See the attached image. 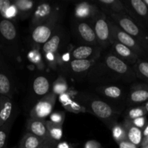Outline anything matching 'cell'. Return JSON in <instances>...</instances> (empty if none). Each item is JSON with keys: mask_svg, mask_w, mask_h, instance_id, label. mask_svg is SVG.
<instances>
[{"mask_svg": "<svg viewBox=\"0 0 148 148\" xmlns=\"http://www.w3.org/2000/svg\"><path fill=\"white\" fill-rule=\"evenodd\" d=\"M1 54L10 61H17L20 56V36L12 20L2 19L0 23Z\"/></svg>", "mask_w": 148, "mask_h": 148, "instance_id": "obj_3", "label": "cell"}, {"mask_svg": "<svg viewBox=\"0 0 148 148\" xmlns=\"http://www.w3.org/2000/svg\"><path fill=\"white\" fill-rule=\"evenodd\" d=\"M148 101V85L146 83H134L129 90L127 105L138 106Z\"/></svg>", "mask_w": 148, "mask_h": 148, "instance_id": "obj_19", "label": "cell"}, {"mask_svg": "<svg viewBox=\"0 0 148 148\" xmlns=\"http://www.w3.org/2000/svg\"><path fill=\"white\" fill-rule=\"evenodd\" d=\"M46 142L30 133L26 132L21 139L18 148H40Z\"/></svg>", "mask_w": 148, "mask_h": 148, "instance_id": "obj_27", "label": "cell"}, {"mask_svg": "<svg viewBox=\"0 0 148 148\" xmlns=\"http://www.w3.org/2000/svg\"><path fill=\"white\" fill-rule=\"evenodd\" d=\"M13 148H16V147H13Z\"/></svg>", "mask_w": 148, "mask_h": 148, "instance_id": "obj_48", "label": "cell"}, {"mask_svg": "<svg viewBox=\"0 0 148 148\" xmlns=\"http://www.w3.org/2000/svg\"><path fill=\"white\" fill-rule=\"evenodd\" d=\"M96 35L98 44L102 49L107 48L112 44L111 42L110 20L106 14L100 10L98 14L91 22Z\"/></svg>", "mask_w": 148, "mask_h": 148, "instance_id": "obj_7", "label": "cell"}, {"mask_svg": "<svg viewBox=\"0 0 148 148\" xmlns=\"http://www.w3.org/2000/svg\"><path fill=\"white\" fill-rule=\"evenodd\" d=\"M148 136V124L145 127V128L143 130V137H147Z\"/></svg>", "mask_w": 148, "mask_h": 148, "instance_id": "obj_44", "label": "cell"}, {"mask_svg": "<svg viewBox=\"0 0 148 148\" xmlns=\"http://www.w3.org/2000/svg\"><path fill=\"white\" fill-rule=\"evenodd\" d=\"M119 148H139V146L133 144L129 140H124V141L120 143L119 144Z\"/></svg>", "mask_w": 148, "mask_h": 148, "instance_id": "obj_40", "label": "cell"}, {"mask_svg": "<svg viewBox=\"0 0 148 148\" xmlns=\"http://www.w3.org/2000/svg\"><path fill=\"white\" fill-rule=\"evenodd\" d=\"M12 4L13 1L10 0H0V13L4 20H7V12Z\"/></svg>", "mask_w": 148, "mask_h": 148, "instance_id": "obj_36", "label": "cell"}, {"mask_svg": "<svg viewBox=\"0 0 148 148\" xmlns=\"http://www.w3.org/2000/svg\"><path fill=\"white\" fill-rule=\"evenodd\" d=\"M84 148H102V146L96 140H89L85 143Z\"/></svg>", "mask_w": 148, "mask_h": 148, "instance_id": "obj_39", "label": "cell"}, {"mask_svg": "<svg viewBox=\"0 0 148 148\" xmlns=\"http://www.w3.org/2000/svg\"><path fill=\"white\" fill-rule=\"evenodd\" d=\"M17 116V107L14 100L4 95H0V127Z\"/></svg>", "mask_w": 148, "mask_h": 148, "instance_id": "obj_18", "label": "cell"}, {"mask_svg": "<svg viewBox=\"0 0 148 148\" xmlns=\"http://www.w3.org/2000/svg\"><path fill=\"white\" fill-rule=\"evenodd\" d=\"M58 98H59V102L61 103L62 106L66 111L75 113V114L85 112V110L83 109V108L77 102L75 98H72L71 94L69 92L62 94L59 96H58Z\"/></svg>", "mask_w": 148, "mask_h": 148, "instance_id": "obj_26", "label": "cell"}, {"mask_svg": "<svg viewBox=\"0 0 148 148\" xmlns=\"http://www.w3.org/2000/svg\"><path fill=\"white\" fill-rule=\"evenodd\" d=\"M97 4L89 1H82L77 4L74 10V18L82 21L92 22L100 12Z\"/></svg>", "mask_w": 148, "mask_h": 148, "instance_id": "obj_17", "label": "cell"}, {"mask_svg": "<svg viewBox=\"0 0 148 148\" xmlns=\"http://www.w3.org/2000/svg\"><path fill=\"white\" fill-rule=\"evenodd\" d=\"M27 132L30 133L46 142H53L50 138L46 120L30 118L26 123Z\"/></svg>", "mask_w": 148, "mask_h": 148, "instance_id": "obj_21", "label": "cell"}, {"mask_svg": "<svg viewBox=\"0 0 148 148\" xmlns=\"http://www.w3.org/2000/svg\"><path fill=\"white\" fill-rule=\"evenodd\" d=\"M144 106H145V108L146 111H147V112L148 114V101H147V102H146L144 104Z\"/></svg>", "mask_w": 148, "mask_h": 148, "instance_id": "obj_45", "label": "cell"}, {"mask_svg": "<svg viewBox=\"0 0 148 148\" xmlns=\"http://www.w3.org/2000/svg\"><path fill=\"white\" fill-rule=\"evenodd\" d=\"M127 133V140L137 146H141L143 140V130L135 127L132 123L128 120L124 119L122 123Z\"/></svg>", "mask_w": 148, "mask_h": 148, "instance_id": "obj_25", "label": "cell"}, {"mask_svg": "<svg viewBox=\"0 0 148 148\" xmlns=\"http://www.w3.org/2000/svg\"><path fill=\"white\" fill-rule=\"evenodd\" d=\"M143 1H144L145 4L147 6V7H148V0H143Z\"/></svg>", "mask_w": 148, "mask_h": 148, "instance_id": "obj_46", "label": "cell"}, {"mask_svg": "<svg viewBox=\"0 0 148 148\" xmlns=\"http://www.w3.org/2000/svg\"><path fill=\"white\" fill-rule=\"evenodd\" d=\"M56 148H75L72 144L66 143V142H62V143H58L56 145Z\"/></svg>", "mask_w": 148, "mask_h": 148, "instance_id": "obj_41", "label": "cell"}, {"mask_svg": "<svg viewBox=\"0 0 148 148\" xmlns=\"http://www.w3.org/2000/svg\"><path fill=\"white\" fill-rule=\"evenodd\" d=\"M46 124L51 140L54 143H58L63 137V125L54 124L51 121H46Z\"/></svg>", "mask_w": 148, "mask_h": 148, "instance_id": "obj_30", "label": "cell"}, {"mask_svg": "<svg viewBox=\"0 0 148 148\" xmlns=\"http://www.w3.org/2000/svg\"><path fill=\"white\" fill-rule=\"evenodd\" d=\"M51 83L50 80L46 76L40 75L36 76L33 79L32 83V89L33 93L38 97L43 98V96L49 94L50 92Z\"/></svg>", "mask_w": 148, "mask_h": 148, "instance_id": "obj_24", "label": "cell"}, {"mask_svg": "<svg viewBox=\"0 0 148 148\" xmlns=\"http://www.w3.org/2000/svg\"><path fill=\"white\" fill-rule=\"evenodd\" d=\"M68 90H69V86H68L67 82L64 77H63L62 75L59 76L52 83L51 92H53L57 96H59L65 92H69Z\"/></svg>", "mask_w": 148, "mask_h": 148, "instance_id": "obj_31", "label": "cell"}, {"mask_svg": "<svg viewBox=\"0 0 148 148\" xmlns=\"http://www.w3.org/2000/svg\"><path fill=\"white\" fill-rule=\"evenodd\" d=\"M15 89V82L12 72L6 63L4 56L1 53L0 60V95L12 98Z\"/></svg>", "mask_w": 148, "mask_h": 148, "instance_id": "obj_13", "label": "cell"}, {"mask_svg": "<svg viewBox=\"0 0 148 148\" xmlns=\"http://www.w3.org/2000/svg\"><path fill=\"white\" fill-rule=\"evenodd\" d=\"M148 145V136L147 137H145V138H143V143H142V145H141V147H144V146H146Z\"/></svg>", "mask_w": 148, "mask_h": 148, "instance_id": "obj_43", "label": "cell"}, {"mask_svg": "<svg viewBox=\"0 0 148 148\" xmlns=\"http://www.w3.org/2000/svg\"><path fill=\"white\" fill-rule=\"evenodd\" d=\"M61 17V11L59 8H58L50 18L30 30V38L32 43H34L36 46L43 45L46 43L59 26Z\"/></svg>", "mask_w": 148, "mask_h": 148, "instance_id": "obj_5", "label": "cell"}, {"mask_svg": "<svg viewBox=\"0 0 148 148\" xmlns=\"http://www.w3.org/2000/svg\"><path fill=\"white\" fill-rule=\"evenodd\" d=\"M126 12L139 25L148 30V7L143 0L123 1Z\"/></svg>", "mask_w": 148, "mask_h": 148, "instance_id": "obj_10", "label": "cell"}, {"mask_svg": "<svg viewBox=\"0 0 148 148\" xmlns=\"http://www.w3.org/2000/svg\"><path fill=\"white\" fill-rule=\"evenodd\" d=\"M38 1L33 0H14L13 4L17 12V16L20 20H26L31 17L38 5Z\"/></svg>", "mask_w": 148, "mask_h": 148, "instance_id": "obj_23", "label": "cell"}, {"mask_svg": "<svg viewBox=\"0 0 148 148\" xmlns=\"http://www.w3.org/2000/svg\"><path fill=\"white\" fill-rule=\"evenodd\" d=\"M56 144H57V143H54V142H46V143L40 148H56Z\"/></svg>", "mask_w": 148, "mask_h": 148, "instance_id": "obj_42", "label": "cell"}, {"mask_svg": "<svg viewBox=\"0 0 148 148\" xmlns=\"http://www.w3.org/2000/svg\"><path fill=\"white\" fill-rule=\"evenodd\" d=\"M58 8L59 6L53 2L40 1L38 3L37 7L30 19V30L50 18Z\"/></svg>", "mask_w": 148, "mask_h": 148, "instance_id": "obj_14", "label": "cell"}, {"mask_svg": "<svg viewBox=\"0 0 148 148\" xmlns=\"http://www.w3.org/2000/svg\"><path fill=\"white\" fill-rule=\"evenodd\" d=\"M102 49L100 46L80 44L72 48L70 56L72 59L97 61L101 56Z\"/></svg>", "mask_w": 148, "mask_h": 148, "instance_id": "obj_16", "label": "cell"}, {"mask_svg": "<svg viewBox=\"0 0 148 148\" xmlns=\"http://www.w3.org/2000/svg\"><path fill=\"white\" fill-rule=\"evenodd\" d=\"M65 114L63 111H56L50 115V121L56 124L63 125L64 121Z\"/></svg>", "mask_w": 148, "mask_h": 148, "instance_id": "obj_37", "label": "cell"}, {"mask_svg": "<svg viewBox=\"0 0 148 148\" xmlns=\"http://www.w3.org/2000/svg\"><path fill=\"white\" fill-rule=\"evenodd\" d=\"M95 62V60L71 59L68 63L60 68L64 74L68 75L76 81H80L87 77Z\"/></svg>", "mask_w": 148, "mask_h": 148, "instance_id": "obj_8", "label": "cell"}, {"mask_svg": "<svg viewBox=\"0 0 148 148\" xmlns=\"http://www.w3.org/2000/svg\"><path fill=\"white\" fill-rule=\"evenodd\" d=\"M95 91L103 97V99L114 106L115 104L121 105L126 103L127 105V98L129 92L124 86L119 85H98L95 88Z\"/></svg>", "mask_w": 148, "mask_h": 148, "instance_id": "obj_6", "label": "cell"}, {"mask_svg": "<svg viewBox=\"0 0 148 148\" xmlns=\"http://www.w3.org/2000/svg\"><path fill=\"white\" fill-rule=\"evenodd\" d=\"M27 59L29 62L33 65H36L39 69H43L46 67V63L43 59V56L41 52H40L38 48L32 49L27 53Z\"/></svg>", "mask_w": 148, "mask_h": 148, "instance_id": "obj_28", "label": "cell"}, {"mask_svg": "<svg viewBox=\"0 0 148 148\" xmlns=\"http://www.w3.org/2000/svg\"><path fill=\"white\" fill-rule=\"evenodd\" d=\"M111 131L112 132L113 138L118 144L124 140H127V133H126V130L123 126V124L116 123L111 128Z\"/></svg>", "mask_w": 148, "mask_h": 148, "instance_id": "obj_34", "label": "cell"}, {"mask_svg": "<svg viewBox=\"0 0 148 148\" xmlns=\"http://www.w3.org/2000/svg\"><path fill=\"white\" fill-rule=\"evenodd\" d=\"M100 10L104 13L111 14H127L124 2L120 0H97L95 1Z\"/></svg>", "mask_w": 148, "mask_h": 148, "instance_id": "obj_22", "label": "cell"}, {"mask_svg": "<svg viewBox=\"0 0 148 148\" xmlns=\"http://www.w3.org/2000/svg\"><path fill=\"white\" fill-rule=\"evenodd\" d=\"M72 26L74 35L82 44L99 46L91 22L82 21L74 18Z\"/></svg>", "mask_w": 148, "mask_h": 148, "instance_id": "obj_9", "label": "cell"}, {"mask_svg": "<svg viewBox=\"0 0 148 148\" xmlns=\"http://www.w3.org/2000/svg\"><path fill=\"white\" fill-rule=\"evenodd\" d=\"M75 99L83 108L85 112L95 116L109 130L117 123L121 111L95 94L82 91L75 95Z\"/></svg>", "mask_w": 148, "mask_h": 148, "instance_id": "obj_2", "label": "cell"}, {"mask_svg": "<svg viewBox=\"0 0 148 148\" xmlns=\"http://www.w3.org/2000/svg\"><path fill=\"white\" fill-rule=\"evenodd\" d=\"M141 148H148V145H146V146H144V147H142Z\"/></svg>", "mask_w": 148, "mask_h": 148, "instance_id": "obj_47", "label": "cell"}, {"mask_svg": "<svg viewBox=\"0 0 148 148\" xmlns=\"http://www.w3.org/2000/svg\"><path fill=\"white\" fill-rule=\"evenodd\" d=\"M129 121V120H128ZM131 121L133 124H134L135 127H138V128L141 129V130H144L146 126L147 125V118L146 116H143V117H140V118L135 119L134 120H132Z\"/></svg>", "mask_w": 148, "mask_h": 148, "instance_id": "obj_38", "label": "cell"}, {"mask_svg": "<svg viewBox=\"0 0 148 148\" xmlns=\"http://www.w3.org/2000/svg\"><path fill=\"white\" fill-rule=\"evenodd\" d=\"M111 20L130 36L134 38L145 51L148 50V33L127 14H111Z\"/></svg>", "mask_w": 148, "mask_h": 148, "instance_id": "obj_4", "label": "cell"}, {"mask_svg": "<svg viewBox=\"0 0 148 148\" xmlns=\"http://www.w3.org/2000/svg\"><path fill=\"white\" fill-rule=\"evenodd\" d=\"M66 42V33L61 25L54 32L53 36L46 43L42 45V55L48 53H59L61 49L64 46Z\"/></svg>", "mask_w": 148, "mask_h": 148, "instance_id": "obj_15", "label": "cell"}, {"mask_svg": "<svg viewBox=\"0 0 148 148\" xmlns=\"http://www.w3.org/2000/svg\"><path fill=\"white\" fill-rule=\"evenodd\" d=\"M43 56L45 63L49 67L52 69H57L59 68L60 53H48L43 54Z\"/></svg>", "mask_w": 148, "mask_h": 148, "instance_id": "obj_35", "label": "cell"}, {"mask_svg": "<svg viewBox=\"0 0 148 148\" xmlns=\"http://www.w3.org/2000/svg\"><path fill=\"white\" fill-rule=\"evenodd\" d=\"M111 52L131 66L132 65L134 66L140 59V56L134 51L116 41H114L111 44Z\"/></svg>", "mask_w": 148, "mask_h": 148, "instance_id": "obj_20", "label": "cell"}, {"mask_svg": "<svg viewBox=\"0 0 148 148\" xmlns=\"http://www.w3.org/2000/svg\"><path fill=\"white\" fill-rule=\"evenodd\" d=\"M58 96L53 92H49L38 101L30 111V118L35 119H43L50 116Z\"/></svg>", "mask_w": 148, "mask_h": 148, "instance_id": "obj_12", "label": "cell"}, {"mask_svg": "<svg viewBox=\"0 0 148 148\" xmlns=\"http://www.w3.org/2000/svg\"><path fill=\"white\" fill-rule=\"evenodd\" d=\"M14 119L7 121L3 126L0 127V148H6L9 135L11 132Z\"/></svg>", "mask_w": 148, "mask_h": 148, "instance_id": "obj_33", "label": "cell"}, {"mask_svg": "<svg viewBox=\"0 0 148 148\" xmlns=\"http://www.w3.org/2000/svg\"><path fill=\"white\" fill-rule=\"evenodd\" d=\"M147 114V112L144 105L140 106L131 107L126 110L124 112V119L132 121V120L140 118V117L146 116Z\"/></svg>", "mask_w": 148, "mask_h": 148, "instance_id": "obj_32", "label": "cell"}, {"mask_svg": "<svg viewBox=\"0 0 148 148\" xmlns=\"http://www.w3.org/2000/svg\"><path fill=\"white\" fill-rule=\"evenodd\" d=\"M137 78L145 81L148 85V62L143 59H139L133 66Z\"/></svg>", "mask_w": 148, "mask_h": 148, "instance_id": "obj_29", "label": "cell"}, {"mask_svg": "<svg viewBox=\"0 0 148 148\" xmlns=\"http://www.w3.org/2000/svg\"><path fill=\"white\" fill-rule=\"evenodd\" d=\"M111 27V42L116 41L127 47L130 48L140 56L145 53V50L140 46V43L131 36L126 33L124 30L117 25L113 20H110Z\"/></svg>", "mask_w": 148, "mask_h": 148, "instance_id": "obj_11", "label": "cell"}, {"mask_svg": "<svg viewBox=\"0 0 148 148\" xmlns=\"http://www.w3.org/2000/svg\"><path fill=\"white\" fill-rule=\"evenodd\" d=\"M87 78L91 83L103 85L119 82H133L137 79V75L132 66L110 51L96 61Z\"/></svg>", "mask_w": 148, "mask_h": 148, "instance_id": "obj_1", "label": "cell"}]
</instances>
